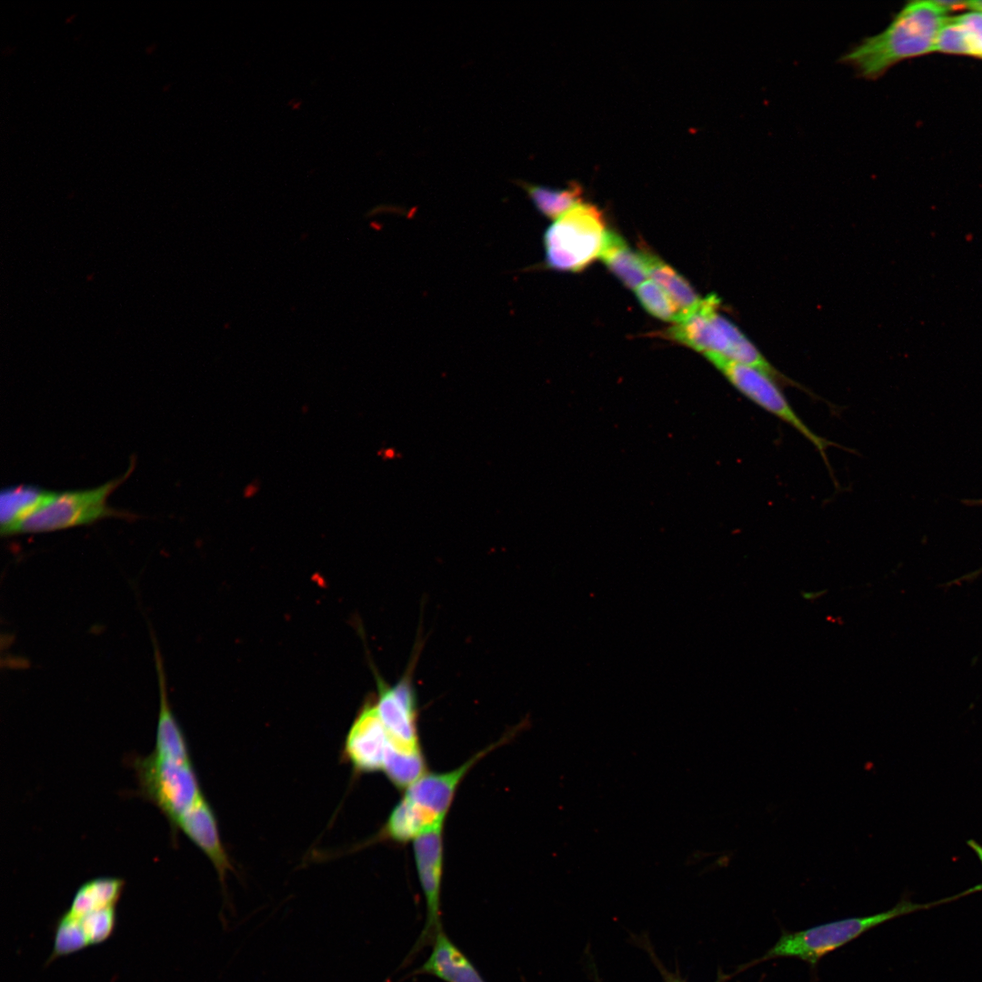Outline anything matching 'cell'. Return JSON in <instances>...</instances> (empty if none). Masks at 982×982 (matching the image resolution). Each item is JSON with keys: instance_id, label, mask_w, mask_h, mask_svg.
I'll use <instances>...</instances> for the list:
<instances>
[{"instance_id": "cell-1", "label": "cell", "mask_w": 982, "mask_h": 982, "mask_svg": "<svg viewBox=\"0 0 982 982\" xmlns=\"http://www.w3.org/2000/svg\"><path fill=\"white\" fill-rule=\"evenodd\" d=\"M947 12L937 1H911L880 33L863 38L840 56L858 76L875 80L906 59L933 52Z\"/></svg>"}, {"instance_id": "cell-2", "label": "cell", "mask_w": 982, "mask_h": 982, "mask_svg": "<svg viewBox=\"0 0 982 982\" xmlns=\"http://www.w3.org/2000/svg\"><path fill=\"white\" fill-rule=\"evenodd\" d=\"M138 792L166 817L176 837L177 826L203 795L188 750L155 746L145 757L132 758Z\"/></svg>"}, {"instance_id": "cell-3", "label": "cell", "mask_w": 982, "mask_h": 982, "mask_svg": "<svg viewBox=\"0 0 982 982\" xmlns=\"http://www.w3.org/2000/svg\"><path fill=\"white\" fill-rule=\"evenodd\" d=\"M719 300L710 295L699 307L666 331V336L707 356L724 358L757 368L774 379L785 378L761 355L747 337L729 320L716 312Z\"/></svg>"}, {"instance_id": "cell-4", "label": "cell", "mask_w": 982, "mask_h": 982, "mask_svg": "<svg viewBox=\"0 0 982 982\" xmlns=\"http://www.w3.org/2000/svg\"><path fill=\"white\" fill-rule=\"evenodd\" d=\"M937 905H939L938 901L916 904L903 897L892 908L872 916L845 918L794 933L785 932L773 947L757 961L748 966L781 957H798L815 966L823 956L844 946L872 927L893 918Z\"/></svg>"}, {"instance_id": "cell-5", "label": "cell", "mask_w": 982, "mask_h": 982, "mask_svg": "<svg viewBox=\"0 0 982 982\" xmlns=\"http://www.w3.org/2000/svg\"><path fill=\"white\" fill-rule=\"evenodd\" d=\"M608 230L602 212L580 203L546 230V266L554 270L577 272L599 257Z\"/></svg>"}, {"instance_id": "cell-6", "label": "cell", "mask_w": 982, "mask_h": 982, "mask_svg": "<svg viewBox=\"0 0 982 982\" xmlns=\"http://www.w3.org/2000/svg\"><path fill=\"white\" fill-rule=\"evenodd\" d=\"M134 466L133 462L125 475L95 488L53 492L46 502L20 521L9 535L52 532L123 516L108 506L107 499L131 475Z\"/></svg>"}, {"instance_id": "cell-7", "label": "cell", "mask_w": 982, "mask_h": 982, "mask_svg": "<svg viewBox=\"0 0 982 982\" xmlns=\"http://www.w3.org/2000/svg\"><path fill=\"white\" fill-rule=\"evenodd\" d=\"M706 357L740 393L758 406L794 427L807 438L817 448L825 463L828 466L827 449L833 444L815 434L803 422L772 376L753 366L719 356H707Z\"/></svg>"}, {"instance_id": "cell-8", "label": "cell", "mask_w": 982, "mask_h": 982, "mask_svg": "<svg viewBox=\"0 0 982 982\" xmlns=\"http://www.w3.org/2000/svg\"><path fill=\"white\" fill-rule=\"evenodd\" d=\"M444 823L417 837L413 850L418 879L426 907L424 928L413 948L405 959L407 964L420 950L432 946L437 934L442 931L441 887L444 869Z\"/></svg>"}, {"instance_id": "cell-9", "label": "cell", "mask_w": 982, "mask_h": 982, "mask_svg": "<svg viewBox=\"0 0 982 982\" xmlns=\"http://www.w3.org/2000/svg\"><path fill=\"white\" fill-rule=\"evenodd\" d=\"M376 707L393 743L406 748H421L416 692L407 672L393 686L378 680Z\"/></svg>"}, {"instance_id": "cell-10", "label": "cell", "mask_w": 982, "mask_h": 982, "mask_svg": "<svg viewBox=\"0 0 982 982\" xmlns=\"http://www.w3.org/2000/svg\"><path fill=\"white\" fill-rule=\"evenodd\" d=\"M502 742H496L479 751L456 769L442 773H426L406 789L403 797L421 810L434 824L444 823L457 788L466 775L476 763Z\"/></svg>"}, {"instance_id": "cell-11", "label": "cell", "mask_w": 982, "mask_h": 982, "mask_svg": "<svg viewBox=\"0 0 982 982\" xmlns=\"http://www.w3.org/2000/svg\"><path fill=\"white\" fill-rule=\"evenodd\" d=\"M388 742L389 736L376 704L366 705L348 732L344 755L356 772L383 771Z\"/></svg>"}, {"instance_id": "cell-12", "label": "cell", "mask_w": 982, "mask_h": 982, "mask_svg": "<svg viewBox=\"0 0 982 982\" xmlns=\"http://www.w3.org/2000/svg\"><path fill=\"white\" fill-rule=\"evenodd\" d=\"M178 830L183 831L211 860L225 889L226 872L232 867L219 837L215 814L205 797L180 820Z\"/></svg>"}, {"instance_id": "cell-13", "label": "cell", "mask_w": 982, "mask_h": 982, "mask_svg": "<svg viewBox=\"0 0 982 982\" xmlns=\"http://www.w3.org/2000/svg\"><path fill=\"white\" fill-rule=\"evenodd\" d=\"M429 975L444 982H486L467 956L443 929L434 943L428 958L410 976Z\"/></svg>"}, {"instance_id": "cell-14", "label": "cell", "mask_w": 982, "mask_h": 982, "mask_svg": "<svg viewBox=\"0 0 982 982\" xmlns=\"http://www.w3.org/2000/svg\"><path fill=\"white\" fill-rule=\"evenodd\" d=\"M934 51L982 58V13L948 16L937 34Z\"/></svg>"}, {"instance_id": "cell-15", "label": "cell", "mask_w": 982, "mask_h": 982, "mask_svg": "<svg viewBox=\"0 0 982 982\" xmlns=\"http://www.w3.org/2000/svg\"><path fill=\"white\" fill-rule=\"evenodd\" d=\"M639 255L647 276L674 300L686 316L699 307L703 299L681 275L648 250L639 251Z\"/></svg>"}, {"instance_id": "cell-16", "label": "cell", "mask_w": 982, "mask_h": 982, "mask_svg": "<svg viewBox=\"0 0 982 982\" xmlns=\"http://www.w3.org/2000/svg\"><path fill=\"white\" fill-rule=\"evenodd\" d=\"M599 257L628 288L636 289L646 280L639 252H634L625 239L613 231H607Z\"/></svg>"}, {"instance_id": "cell-17", "label": "cell", "mask_w": 982, "mask_h": 982, "mask_svg": "<svg viewBox=\"0 0 982 982\" xmlns=\"http://www.w3.org/2000/svg\"><path fill=\"white\" fill-rule=\"evenodd\" d=\"M52 493L31 486L3 489L0 494L1 533L9 535L20 521L46 502Z\"/></svg>"}, {"instance_id": "cell-18", "label": "cell", "mask_w": 982, "mask_h": 982, "mask_svg": "<svg viewBox=\"0 0 982 982\" xmlns=\"http://www.w3.org/2000/svg\"><path fill=\"white\" fill-rule=\"evenodd\" d=\"M124 887V879L118 877H103L88 880L76 890L65 913L79 917L92 911L115 907Z\"/></svg>"}, {"instance_id": "cell-19", "label": "cell", "mask_w": 982, "mask_h": 982, "mask_svg": "<svg viewBox=\"0 0 982 982\" xmlns=\"http://www.w3.org/2000/svg\"><path fill=\"white\" fill-rule=\"evenodd\" d=\"M436 826L437 825L422 811L402 797L392 809L379 837L396 843H406L415 840Z\"/></svg>"}, {"instance_id": "cell-20", "label": "cell", "mask_w": 982, "mask_h": 982, "mask_svg": "<svg viewBox=\"0 0 982 982\" xmlns=\"http://www.w3.org/2000/svg\"><path fill=\"white\" fill-rule=\"evenodd\" d=\"M422 749L401 747L389 737L383 771L391 783L399 789H406L426 772Z\"/></svg>"}, {"instance_id": "cell-21", "label": "cell", "mask_w": 982, "mask_h": 982, "mask_svg": "<svg viewBox=\"0 0 982 982\" xmlns=\"http://www.w3.org/2000/svg\"><path fill=\"white\" fill-rule=\"evenodd\" d=\"M536 208L545 216L556 220L582 203V188L576 183L563 189L525 184Z\"/></svg>"}, {"instance_id": "cell-22", "label": "cell", "mask_w": 982, "mask_h": 982, "mask_svg": "<svg viewBox=\"0 0 982 982\" xmlns=\"http://www.w3.org/2000/svg\"><path fill=\"white\" fill-rule=\"evenodd\" d=\"M635 291L642 306L656 318L676 324L686 317L674 300L654 281L646 280Z\"/></svg>"}, {"instance_id": "cell-23", "label": "cell", "mask_w": 982, "mask_h": 982, "mask_svg": "<svg viewBox=\"0 0 982 982\" xmlns=\"http://www.w3.org/2000/svg\"><path fill=\"white\" fill-rule=\"evenodd\" d=\"M85 947H88V943L79 918L65 912L56 924L54 947L48 962Z\"/></svg>"}, {"instance_id": "cell-24", "label": "cell", "mask_w": 982, "mask_h": 982, "mask_svg": "<svg viewBox=\"0 0 982 982\" xmlns=\"http://www.w3.org/2000/svg\"><path fill=\"white\" fill-rule=\"evenodd\" d=\"M79 921L88 946L106 940L116 924L115 907H109L79 917Z\"/></svg>"}, {"instance_id": "cell-25", "label": "cell", "mask_w": 982, "mask_h": 982, "mask_svg": "<svg viewBox=\"0 0 982 982\" xmlns=\"http://www.w3.org/2000/svg\"><path fill=\"white\" fill-rule=\"evenodd\" d=\"M967 844L975 852V854L977 855L978 860L980 861V863L982 865V845H980L975 839H968L967 841ZM978 891H982V883L977 884V886L972 887L969 889H967V890L963 891L960 894L952 896V897H953L954 900H956V899H957V898H959V897H961L963 896L970 895L972 893L978 892Z\"/></svg>"}, {"instance_id": "cell-26", "label": "cell", "mask_w": 982, "mask_h": 982, "mask_svg": "<svg viewBox=\"0 0 982 982\" xmlns=\"http://www.w3.org/2000/svg\"><path fill=\"white\" fill-rule=\"evenodd\" d=\"M966 8H968L971 11L982 13V0L966 2Z\"/></svg>"}, {"instance_id": "cell-27", "label": "cell", "mask_w": 982, "mask_h": 982, "mask_svg": "<svg viewBox=\"0 0 982 982\" xmlns=\"http://www.w3.org/2000/svg\"><path fill=\"white\" fill-rule=\"evenodd\" d=\"M155 744H162V745H166V746H187V744H186V743H165V742H155Z\"/></svg>"}]
</instances>
